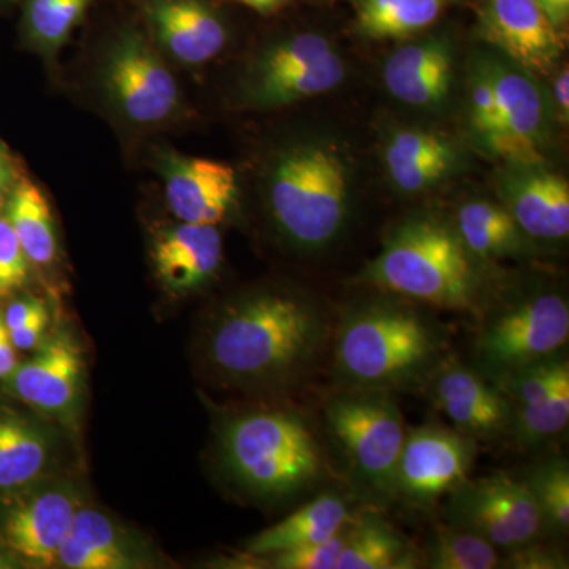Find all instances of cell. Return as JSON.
Returning a JSON list of instances; mask_svg holds the SVG:
<instances>
[{"label": "cell", "mask_w": 569, "mask_h": 569, "mask_svg": "<svg viewBox=\"0 0 569 569\" xmlns=\"http://www.w3.org/2000/svg\"><path fill=\"white\" fill-rule=\"evenodd\" d=\"M479 312L485 316L479 320L471 366L492 383L567 353L569 305L559 291H533Z\"/></svg>", "instance_id": "7"}, {"label": "cell", "mask_w": 569, "mask_h": 569, "mask_svg": "<svg viewBox=\"0 0 569 569\" xmlns=\"http://www.w3.org/2000/svg\"><path fill=\"white\" fill-rule=\"evenodd\" d=\"M449 0H358L359 31L372 39H402L438 20Z\"/></svg>", "instance_id": "29"}, {"label": "cell", "mask_w": 569, "mask_h": 569, "mask_svg": "<svg viewBox=\"0 0 569 569\" xmlns=\"http://www.w3.org/2000/svg\"><path fill=\"white\" fill-rule=\"evenodd\" d=\"M148 14L163 47L183 63L211 61L227 41L222 21L200 0H152Z\"/></svg>", "instance_id": "21"}, {"label": "cell", "mask_w": 569, "mask_h": 569, "mask_svg": "<svg viewBox=\"0 0 569 569\" xmlns=\"http://www.w3.org/2000/svg\"><path fill=\"white\" fill-rule=\"evenodd\" d=\"M269 201L276 223L291 242L302 249H323L347 220L346 163L321 146L291 149L276 164Z\"/></svg>", "instance_id": "6"}, {"label": "cell", "mask_w": 569, "mask_h": 569, "mask_svg": "<svg viewBox=\"0 0 569 569\" xmlns=\"http://www.w3.org/2000/svg\"><path fill=\"white\" fill-rule=\"evenodd\" d=\"M501 553L473 531L440 523L427 539L422 567L430 569H497Z\"/></svg>", "instance_id": "31"}, {"label": "cell", "mask_w": 569, "mask_h": 569, "mask_svg": "<svg viewBox=\"0 0 569 569\" xmlns=\"http://www.w3.org/2000/svg\"><path fill=\"white\" fill-rule=\"evenodd\" d=\"M556 99L557 103H559L561 112H563L565 118H568L569 111V71L565 69L559 74L556 81Z\"/></svg>", "instance_id": "43"}, {"label": "cell", "mask_w": 569, "mask_h": 569, "mask_svg": "<svg viewBox=\"0 0 569 569\" xmlns=\"http://www.w3.org/2000/svg\"><path fill=\"white\" fill-rule=\"evenodd\" d=\"M456 228L436 217L396 227L365 271L366 283L421 306L478 313L481 277Z\"/></svg>", "instance_id": "4"}, {"label": "cell", "mask_w": 569, "mask_h": 569, "mask_svg": "<svg viewBox=\"0 0 569 569\" xmlns=\"http://www.w3.org/2000/svg\"><path fill=\"white\" fill-rule=\"evenodd\" d=\"M456 231L477 260H496L519 253L527 236L503 204L475 200L460 206Z\"/></svg>", "instance_id": "27"}, {"label": "cell", "mask_w": 569, "mask_h": 569, "mask_svg": "<svg viewBox=\"0 0 569 569\" xmlns=\"http://www.w3.org/2000/svg\"><path fill=\"white\" fill-rule=\"evenodd\" d=\"M497 387L511 407V440L520 451L548 447L568 429L567 353L512 373Z\"/></svg>", "instance_id": "11"}, {"label": "cell", "mask_w": 569, "mask_h": 569, "mask_svg": "<svg viewBox=\"0 0 569 569\" xmlns=\"http://www.w3.org/2000/svg\"><path fill=\"white\" fill-rule=\"evenodd\" d=\"M160 282L174 293L203 287L219 271L223 241L217 224L181 222L163 231L152 247Z\"/></svg>", "instance_id": "19"}, {"label": "cell", "mask_w": 569, "mask_h": 569, "mask_svg": "<svg viewBox=\"0 0 569 569\" xmlns=\"http://www.w3.org/2000/svg\"><path fill=\"white\" fill-rule=\"evenodd\" d=\"M88 3L89 0H31L28 18L33 37L48 44L61 43Z\"/></svg>", "instance_id": "34"}, {"label": "cell", "mask_w": 569, "mask_h": 569, "mask_svg": "<svg viewBox=\"0 0 569 569\" xmlns=\"http://www.w3.org/2000/svg\"><path fill=\"white\" fill-rule=\"evenodd\" d=\"M350 526L348 523L346 529L326 541L282 550L266 557V560L269 567L277 569H336L337 560L346 548Z\"/></svg>", "instance_id": "35"}, {"label": "cell", "mask_w": 569, "mask_h": 569, "mask_svg": "<svg viewBox=\"0 0 569 569\" xmlns=\"http://www.w3.org/2000/svg\"><path fill=\"white\" fill-rule=\"evenodd\" d=\"M482 28L493 44L530 73L546 74L559 61V29L535 0H489Z\"/></svg>", "instance_id": "18"}, {"label": "cell", "mask_w": 569, "mask_h": 569, "mask_svg": "<svg viewBox=\"0 0 569 569\" xmlns=\"http://www.w3.org/2000/svg\"><path fill=\"white\" fill-rule=\"evenodd\" d=\"M452 56L445 40L432 39L399 48L385 63L383 80L397 100L433 107L451 88Z\"/></svg>", "instance_id": "23"}, {"label": "cell", "mask_w": 569, "mask_h": 569, "mask_svg": "<svg viewBox=\"0 0 569 569\" xmlns=\"http://www.w3.org/2000/svg\"><path fill=\"white\" fill-rule=\"evenodd\" d=\"M28 257L6 216L0 217V299L20 290L28 279Z\"/></svg>", "instance_id": "36"}, {"label": "cell", "mask_w": 569, "mask_h": 569, "mask_svg": "<svg viewBox=\"0 0 569 569\" xmlns=\"http://www.w3.org/2000/svg\"><path fill=\"white\" fill-rule=\"evenodd\" d=\"M58 567L130 569L141 567L138 550L107 515L81 507L58 553Z\"/></svg>", "instance_id": "24"}, {"label": "cell", "mask_w": 569, "mask_h": 569, "mask_svg": "<svg viewBox=\"0 0 569 569\" xmlns=\"http://www.w3.org/2000/svg\"><path fill=\"white\" fill-rule=\"evenodd\" d=\"M47 309L43 302L37 298H24L18 299V301L11 302L9 307H7L6 321L7 328H9V332L13 331V329L20 328V326L24 325L26 321L31 320L32 317H36L37 313L41 312V310Z\"/></svg>", "instance_id": "40"}, {"label": "cell", "mask_w": 569, "mask_h": 569, "mask_svg": "<svg viewBox=\"0 0 569 569\" xmlns=\"http://www.w3.org/2000/svg\"><path fill=\"white\" fill-rule=\"evenodd\" d=\"M239 2L252 7L254 10L269 11L274 10L276 7H279L283 0H239Z\"/></svg>", "instance_id": "45"}, {"label": "cell", "mask_w": 569, "mask_h": 569, "mask_svg": "<svg viewBox=\"0 0 569 569\" xmlns=\"http://www.w3.org/2000/svg\"><path fill=\"white\" fill-rule=\"evenodd\" d=\"M6 217L29 261L47 266L54 260L58 239L50 203L36 183L22 179L11 189Z\"/></svg>", "instance_id": "28"}, {"label": "cell", "mask_w": 569, "mask_h": 569, "mask_svg": "<svg viewBox=\"0 0 569 569\" xmlns=\"http://www.w3.org/2000/svg\"><path fill=\"white\" fill-rule=\"evenodd\" d=\"M335 51L325 37L316 33H301L276 44L266 52L254 69L253 81H268L282 74L306 69Z\"/></svg>", "instance_id": "33"}, {"label": "cell", "mask_w": 569, "mask_h": 569, "mask_svg": "<svg viewBox=\"0 0 569 569\" xmlns=\"http://www.w3.org/2000/svg\"><path fill=\"white\" fill-rule=\"evenodd\" d=\"M477 451V441L455 427L407 429L397 463L395 501L422 511L436 507L470 478Z\"/></svg>", "instance_id": "9"}, {"label": "cell", "mask_w": 569, "mask_h": 569, "mask_svg": "<svg viewBox=\"0 0 569 569\" xmlns=\"http://www.w3.org/2000/svg\"><path fill=\"white\" fill-rule=\"evenodd\" d=\"M471 123L475 132L479 134L482 141L488 138L496 126L497 100L493 91L492 80H490L489 70H482L471 84Z\"/></svg>", "instance_id": "38"}, {"label": "cell", "mask_w": 569, "mask_h": 569, "mask_svg": "<svg viewBox=\"0 0 569 569\" xmlns=\"http://www.w3.org/2000/svg\"><path fill=\"white\" fill-rule=\"evenodd\" d=\"M0 511V541L37 568L58 567V553L69 533L82 497L67 481H40L7 497Z\"/></svg>", "instance_id": "10"}, {"label": "cell", "mask_w": 569, "mask_h": 569, "mask_svg": "<svg viewBox=\"0 0 569 569\" xmlns=\"http://www.w3.org/2000/svg\"><path fill=\"white\" fill-rule=\"evenodd\" d=\"M501 178V204L527 238L560 241L569 234V183L539 163H511Z\"/></svg>", "instance_id": "17"}, {"label": "cell", "mask_w": 569, "mask_h": 569, "mask_svg": "<svg viewBox=\"0 0 569 569\" xmlns=\"http://www.w3.org/2000/svg\"><path fill=\"white\" fill-rule=\"evenodd\" d=\"M335 326L312 299L261 291L224 307L209 332V361L246 387L298 385L328 361Z\"/></svg>", "instance_id": "1"}, {"label": "cell", "mask_w": 569, "mask_h": 569, "mask_svg": "<svg viewBox=\"0 0 569 569\" xmlns=\"http://www.w3.org/2000/svg\"><path fill=\"white\" fill-rule=\"evenodd\" d=\"M422 391L458 432L477 443L511 440V407L507 396L473 366L449 355Z\"/></svg>", "instance_id": "12"}, {"label": "cell", "mask_w": 569, "mask_h": 569, "mask_svg": "<svg viewBox=\"0 0 569 569\" xmlns=\"http://www.w3.org/2000/svg\"><path fill=\"white\" fill-rule=\"evenodd\" d=\"M497 100V119L485 144L509 163H541L545 100L537 84L519 71L488 67Z\"/></svg>", "instance_id": "15"}, {"label": "cell", "mask_w": 569, "mask_h": 569, "mask_svg": "<svg viewBox=\"0 0 569 569\" xmlns=\"http://www.w3.org/2000/svg\"><path fill=\"white\" fill-rule=\"evenodd\" d=\"M219 459L234 486L263 501L305 496L335 473L321 427L293 408H250L228 418Z\"/></svg>", "instance_id": "3"}, {"label": "cell", "mask_w": 569, "mask_h": 569, "mask_svg": "<svg viewBox=\"0 0 569 569\" xmlns=\"http://www.w3.org/2000/svg\"><path fill=\"white\" fill-rule=\"evenodd\" d=\"M347 307L336 320L331 361L336 388L417 392L449 356V329L410 299Z\"/></svg>", "instance_id": "2"}, {"label": "cell", "mask_w": 569, "mask_h": 569, "mask_svg": "<svg viewBox=\"0 0 569 569\" xmlns=\"http://www.w3.org/2000/svg\"><path fill=\"white\" fill-rule=\"evenodd\" d=\"M356 498L339 489H320L316 497L296 509L276 526L249 539L247 553L268 557L282 550L301 548L326 541L353 522L361 509H356Z\"/></svg>", "instance_id": "20"}, {"label": "cell", "mask_w": 569, "mask_h": 569, "mask_svg": "<svg viewBox=\"0 0 569 569\" xmlns=\"http://www.w3.org/2000/svg\"><path fill=\"white\" fill-rule=\"evenodd\" d=\"M529 486L541 512L546 537H567L569 530V466L563 456L533 463L520 477Z\"/></svg>", "instance_id": "32"}, {"label": "cell", "mask_w": 569, "mask_h": 569, "mask_svg": "<svg viewBox=\"0 0 569 569\" xmlns=\"http://www.w3.org/2000/svg\"><path fill=\"white\" fill-rule=\"evenodd\" d=\"M84 362L78 343L59 335L7 378L10 391L33 410L69 421L80 402Z\"/></svg>", "instance_id": "14"}, {"label": "cell", "mask_w": 569, "mask_h": 569, "mask_svg": "<svg viewBox=\"0 0 569 569\" xmlns=\"http://www.w3.org/2000/svg\"><path fill=\"white\" fill-rule=\"evenodd\" d=\"M54 438L40 422L0 407V497L43 481L54 462Z\"/></svg>", "instance_id": "22"}, {"label": "cell", "mask_w": 569, "mask_h": 569, "mask_svg": "<svg viewBox=\"0 0 569 569\" xmlns=\"http://www.w3.org/2000/svg\"><path fill=\"white\" fill-rule=\"evenodd\" d=\"M385 160L397 189L417 193L448 173L455 163V151L441 134L402 130L389 141Z\"/></svg>", "instance_id": "26"}, {"label": "cell", "mask_w": 569, "mask_h": 569, "mask_svg": "<svg viewBox=\"0 0 569 569\" xmlns=\"http://www.w3.org/2000/svg\"><path fill=\"white\" fill-rule=\"evenodd\" d=\"M422 567V553L410 539L381 518L377 508L358 512L336 569H415Z\"/></svg>", "instance_id": "25"}, {"label": "cell", "mask_w": 569, "mask_h": 569, "mask_svg": "<svg viewBox=\"0 0 569 569\" xmlns=\"http://www.w3.org/2000/svg\"><path fill=\"white\" fill-rule=\"evenodd\" d=\"M48 323H50V316H48V310L43 309L20 328L10 331L14 348H18V350H33V348L41 346Z\"/></svg>", "instance_id": "39"}, {"label": "cell", "mask_w": 569, "mask_h": 569, "mask_svg": "<svg viewBox=\"0 0 569 569\" xmlns=\"http://www.w3.org/2000/svg\"><path fill=\"white\" fill-rule=\"evenodd\" d=\"M321 425L332 462H339L356 501L377 509L395 503L397 463L407 436L396 395L336 388L326 397Z\"/></svg>", "instance_id": "5"}, {"label": "cell", "mask_w": 569, "mask_h": 569, "mask_svg": "<svg viewBox=\"0 0 569 569\" xmlns=\"http://www.w3.org/2000/svg\"><path fill=\"white\" fill-rule=\"evenodd\" d=\"M443 511L449 526L473 531L500 553L546 538L529 486L505 471L468 478L449 493Z\"/></svg>", "instance_id": "8"}, {"label": "cell", "mask_w": 569, "mask_h": 569, "mask_svg": "<svg viewBox=\"0 0 569 569\" xmlns=\"http://www.w3.org/2000/svg\"><path fill=\"white\" fill-rule=\"evenodd\" d=\"M535 2L545 11L553 28H563L569 17V0H535Z\"/></svg>", "instance_id": "42"}, {"label": "cell", "mask_w": 569, "mask_h": 569, "mask_svg": "<svg viewBox=\"0 0 569 569\" xmlns=\"http://www.w3.org/2000/svg\"><path fill=\"white\" fill-rule=\"evenodd\" d=\"M533 539L508 552L501 553L500 568L509 569H567L569 567L563 550L545 541Z\"/></svg>", "instance_id": "37"}, {"label": "cell", "mask_w": 569, "mask_h": 569, "mask_svg": "<svg viewBox=\"0 0 569 569\" xmlns=\"http://www.w3.org/2000/svg\"><path fill=\"white\" fill-rule=\"evenodd\" d=\"M11 186V168L7 162L6 156L0 151V197L10 189Z\"/></svg>", "instance_id": "44"}, {"label": "cell", "mask_w": 569, "mask_h": 569, "mask_svg": "<svg viewBox=\"0 0 569 569\" xmlns=\"http://www.w3.org/2000/svg\"><path fill=\"white\" fill-rule=\"evenodd\" d=\"M107 86L134 122L163 121L178 103V86L162 59L137 36L116 44L107 63Z\"/></svg>", "instance_id": "13"}, {"label": "cell", "mask_w": 569, "mask_h": 569, "mask_svg": "<svg viewBox=\"0 0 569 569\" xmlns=\"http://www.w3.org/2000/svg\"><path fill=\"white\" fill-rule=\"evenodd\" d=\"M343 77L346 66L340 56L332 51L306 69L272 80L252 82L250 96L261 107H282L331 91L342 82Z\"/></svg>", "instance_id": "30"}, {"label": "cell", "mask_w": 569, "mask_h": 569, "mask_svg": "<svg viewBox=\"0 0 569 569\" xmlns=\"http://www.w3.org/2000/svg\"><path fill=\"white\" fill-rule=\"evenodd\" d=\"M164 197L179 222H222L238 197L233 167L200 157H164Z\"/></svg>", "instance_id": "16"}, {"label": "cell", "mask_w": 569, "mask_h": 569, "mask_svg": "<svg viewBox=\"0 0 569 569\" xmlns=\"http://www.w3.org/2000/svg\"><path fill=\"white\" fill-rule=\"evenodd\" d=\"M17 348L11 342L9 328L0 318V380H7L18 367Z\"/></svg>", "instance_id": "41"}]
</instances>
